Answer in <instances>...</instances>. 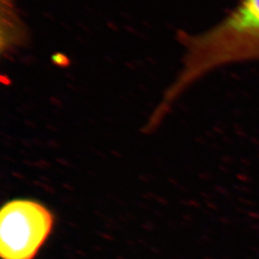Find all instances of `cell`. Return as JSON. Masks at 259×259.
Here are the masks:
<instances>
[{
    "label": "cell",
    "instance_id": "obj_2",
    "mask_svg": "<svg viewBox=\"0 0 259 259\" xmlns=\"http://www.w3.org/2000/svg\"><path fill=\"white\" fill-rule=\"evenodd\" d=\"M53 213L45 204L15 199L0 212V255L2 259H35L52 233Z\"/></svg>",
    "mask_w": 259,
    "mask_h": 259
},
{
    "label": "cell",
    "instance_id": "obj_3",
    "mask_svg": "<svg viewBox=\"0 0 259 259\" xmlns=\"http://www.w3.org/2000/svg\"><path fill=\"white\" fill-rule=\"evenodd\" d=\"M27 37L26 27L17 13L16 0H1V50L10 52L22 46Z\"/></svg>",
    "mask_w": 259,
    "mask_h": 259
},
{
    "label": "cell",
    "instance_id": "obj_1",
    "mask_svg": "<svg viewBox=\"0 0 259 259\" xmlns=\"http://www.w3.org/2000/svg\"><path fill=\"white\" fill-rule=\"evenodd\" d=\"M177 37L185 56L180 74L165 93L171 103L215 69L259 61V0H238L213 27L199 34L179 31Z\"/></svg>",
    "mask_w": 259,
    "mask_h": 259
}]
</instances>
